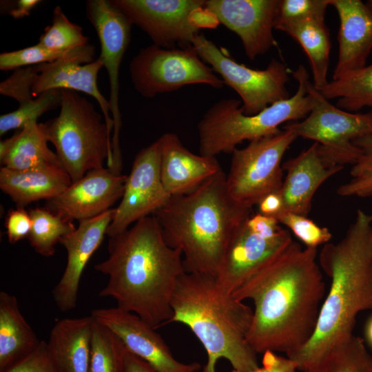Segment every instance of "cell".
<instances>
[{
    "mask_svg": "<svg viewBox=\"0 0 372 372\" xmlns=\"http://www.w3.org/2000/svg\"><path fill=\"white\" fill-rule=\"evenodd\" d=\"M95 48L88 43L79 48L73 54L54 62L34 65L37 76L32 87L37 97L41 93L54 89L82 92L92 96L102 111L108 132H113L114 122L110 115V105L101 93L98 74L104 67L100 56L94 59Z\"/></svg>",
    "mask_w": 372,
    "mask_h": 372,
    "instance_id": "e0dca14e",
    "label": "cell"
},
{
    "mask_svg": "<svg viewBox=\"0 0 372 372\" xmlns=\"http://www.w3.org/2000/svg\"><path fill=\"white\" fill-rule=\"evenodd\" d=\"M330 5L340 20L335 80L366 66L372 50V8L360 0H330Z\"/></svg>",
    "mask_w": 372,
    "mask_h": 372,
    "instance_id": "7402d4cb",
    "label": "cell"
},
{
    "mask_svg": "<svg viewBox=\"0 0 372 372\" xmlns=\"http://www.w3.org/2000/svg\"><path fill=\"white\" fill-rule=\"evenodd\" d=\"M172 196L161 177L160 153L157 141L140 150L127 177L124 192L106 235L114 236L140 219L154 215Z\"/></svg>",
    "mask_w": 372,
    "mask_h": 372,
    "instance_id": "5bb4252c",
    "label": "cell"
},
{
    "mask_svg": "<svg viewBox=\"0 0 372 372\" xmlns=\"http://www.w3.org/2000/svg\"><path fill=\"white\" fill-rule=\"evenodd\" d=\"M302 372H372V355L364 340L353 334L331 345Z\"/></svg>",
    "mask_w": 372,
    "mask_h": 372,
    "instance_id": "f1b7e54d",
    "label": "cell"
},
{
    "mask_svg": "<svg viewBox=\"0 0 372 372\" xmlns=\"http://www.w3.org/2000/svg\"><path fill=\"white\" fill-rule=\"evenodd\" d=\"M5 372H62L48 348L41 340L39 347L25 359Z\"/></svg>",
    "mask_w": 372,
    "mask_h": 372,
    "instance_id": "f35d334b",
    "label": "cell"
},
{
    "mask_svg": "<svg viewBox=\"0 0 372 372\" xmlns=\"http://www.w3.org/2000/svg\"><path fill=\"white\" fill-rule=\"evenodd\" d=\"M114 211L115 208H112L96 217L79 222L75 230L61 240L60 243L67 251V263L52 292L60 311H68L76 307L83 271L103 242Z\"/></svg>",
    "mask_w": 372,
    "mask_h": 372,
    "instance_id": "d6986e66",
    "label": "cell"
},
{
    "mask_svg": "<svg viewBox=\"0 0 372 372\" xmlns=\"http://www.w3.org/2000/svg\"><path fill=\"white\" fill-rule=\"evenodd\" d=\"M247 220L231 238L216 276L231 293L263 263L293 241L287 229L276 238L258 235L248 227Z\"/></svg>",
    "mask_w": 372,
    "mask_h": 372,
    "instance_id": "ffe728a7",
    "label": "cell"
},
{
    "mask_svg": "<svg viewBox=\"0 0 372 372\" xmlns=\"http://www.w3.org/2000/svg\"><path fill=\"white\" fill-rule=\"evenodd\" d=\"M366 3L369 7L372 8V0H369Z\"/></svg>",
    "mask_w": 372,
    "mask_h": 372,
    "instance_id": "681fc988",
    "label": "cell"
},
{
    "mask_svg": "<svg viewBox=\"0 0 372 372\" xmlns=\"http://www.w3.org/2000/svg\"><path fill=\"white\" fill-rule=\"evenodd\" d=\"M40 3L39 0H19L15 7L9 11V14L15 19L24 18L29 16L32 9Z\"/></svg>",
    "mask_w": 372,
    "mask_h": 372,
    "instance_id": "bcb514c9",
    "label": "cell"
},
{
    "mask_svg": "<svg viewBox=\"0 0 372 372\" xmlns=\"http://www.w3.org/2000/svg\"><path fill=\"white\" fill-rule=\"evenodd\" d=\"M94 318H63L52 327L47 342L62 372H89Z\"/></svg>",
    "mask_w": 372,
    "mask_h": 372,
    "instance_id": "d4e9b609",
    "label": "cell"
},
{
    "mask_svg": "<svg viewBox=\"0 0 372 372\" xmlns=\"http://www.w3.org/2000/svg\"><path fill=\"white\" fill-rule=\"evenodd\" d=\"M282 168L287 171L279 190L283 201V213L308 216L317 189L344 167H327L319 154L318 144L314 142L297 156L285 162Z\"/></svg>",
    "mask_w": 372,
    "mask_h": 372,
    "instance_id": "603a6c76",
    "label": "cell"
},
{
    "mask_svg": "<svg viewBox=\"0 0 372 372\" xmlns=\"http://www.w3.org/2000/svg\"><path fill=\"white\" fill-rule=\"evenodd\" d=\"M274 29L285 32L302 47L309 59L314 87L320 90L328 83L327 72L331 48L325 19H307L276 24Z\"/></svg>",
    "mask_w": 372,
    "mask_h": 372,
    "instance_id": "83f0119b",
    "label": "cell"
},
{
    "mask_svg": "<svg viewBox=\"0 0 372 372\" xmlns=\"http://www.w3.org/2000/svg\"><path fill=\"white\" fill-rule=\"evenodd\" d=\"M371 170H372V149L353 165L350 174L352 177H356Z\"/></svg>",
    "mask_w": 372,
    "mask_h": 372,
    "instance_id": "7dc6e473",
    "label": "cell"
},
{
    "mask_svg": "<svg viewBox=\"0 0 372 372\" xmlns=\"http://www.w3.org/2000/svg\"><path fill=\"white\" fill-rule=\"evenodd\" d=\"M124 372H158L147 362L127 349L124 356Z\"/></svg>",
    "mask_w": 372,
    "mask_h": 372,
    "instance_id": "f6af8a7d",
    "label": "cell"
},
{
    "mask_svg": "<svg viewBox=\"0 0 372 372\" xmlns=\"http://www.w3.org/2000/svg\"><path fill=\"white\" fill-rule=\"evenodd\" d=\"M48 142L42 123L30 121L19 133L1 141V164L14 170L63 167L56 152L49 148Z\"/></svg>",
    "mask_w": 372,
    "mask_h": 372,
    "instance_id": "4316f807",
    "label": "cell"
},
{
    "mask_svg": "<svg viewBox=\"0 0 372 372\" xmlns=\"http://www.w3.org/2000/svg\"><path fill=\"white\" fill-rule=\"evenodd\" d=\"M257 205L258 213L276 219L284 210L283 201L279 190L264 196Z\"/></svg>",
    "mask_w": 372,
    "mask_h": 372,
    "instance_id": "ee69618b",
    "label": "cell"
},
{
    "mask_svg": "<svg viewBox=\"0 0 372 372\" xmlns=\"http://www.w3.org/2000/svg\"><path fill=\"white\" fill-rule=\"evenodd\" d=\"M169 322L187 326L205 348L207 362L203 372H216V362L227 360L234 370L258 368L257 353L246 340L253 309L238 300L216 276L183 273L174 289Z\"/></svg>",
    "mask_w": 372,
    "mask_h": 372,
    "instance_id": "5b68a950",
    "label": "cell"
},
{
    "mask_svg": "<svg viewBox=\"0 0 372 372\" xmlns=\"http://www.w3.org/2000/svg\"><path fill=\"white\" fill-rule=\"evenodd\" d=\"M340 196H372V170L360 176L353 177L349 182L341 185L336 190Z\"/></svg>",
    "mask_w": 372,
    "mask_h": 372,
    "instance_id": "b9f144b4",
    "label": "cell"
},
{
    "mask_svg": "<svg viewBox=\"0 0 372 372\" xmlns=\"http://www.w3.org/2000/svg\"><path fill=\"white\" fill-rule=\"evenodd\" d=\"M37 72L34 65L23 67L14 72L0 83V93L16 100L19 103L28 101L34 97L32 87Z\"/></svg>",
    "mask_w": 372,
    "mask_h": 372,
    "instance_id": "74e56055",
    "label": "cell"
},
{
    "mask_svg": "<svg viewBox=\"0 0 372 372\" xmlns=\"http://www.w3.org/2000/svg\"><path fill=\"white\" fill-rule=\"evenodd\" d=\"M48 142L54 147L72 183L90 170L112 163V140L103 116L77 92L62 90L57 116L42 123Z\"/></svg>",
    "mask_w": 372,
    "mask_h": 372,
    "instance_id": "52a82bcc",
    "label": "cell"
},
{
    "mask_svg": "<svg viewBox=\"0 0 372 372\" xmlns=\"http://www.w3.org/2000/svg\"><path fill=\"white\" fill-rule=\"evenodd\" d=\"M145 32L153 44L163 48H191L200 28L218 21L205 8V0H110Z\"/></svg>",
    "mask_w": 372,
    "mask_h": 372,
    "instance_id": "30bf717a",
    "label": "cell"
},
{
    "mask_svg": "<svg viewBox=\"0 0 372 372\" xmlns=\"http://www.w3.org/2000/svg\"><path fill=\"white\" fill-rule=\"evenodd\" d=\"M307 87L312 101L309 114L302 121L286 123L282 129L318 143L327 167L354 165L372 149V111L351 113L331 103L310 79Z\"/></svg>",
    "mask_w": 372,
    "mask_h": 372,
    "instance_id": "ba28073f",
    "label": "cell"
},
{
    "mask_svg": "<svg viewBox=\"0 0 372 372\" xmlns=\"http://www.w3.org/2000/svg\"><path fill=\"white\" fill-rule=\"evenodd\" d=\"M41 343L23 316L15 296L0 292V372H5L29 355Z\"/></svg>",
    "mask_w": 372,
    "mask_h": 372,
    "instance_id": "484cf974",
    "label": "cell"
},
{
    "mask_svg": "<svg viewBox=\"0 0 372 372\" xmlns=\"http://www.w3.org/2000/svg\"><path fill=\"white\" fill-rule=\"evenodd\" d=\"M318 91L328 100L338 99L337 107L345 111L372 110V63L329 81Z\"/></svg>",
    "mask_w": 372,
    "mask_h": 372,
    "instance_id": "f546056e",
    "label": "cell"
},
{
    "mask_svg": "<svg viewBox=\"0 0 372 372\" xmlns=\"http://www.w3.org/2000/svg\"><path fill=\"white\" fill-rule=\"evenodd\" d=\"M127 177L108 168L90 170L60 195L48 200L45 207L72 221L92 218L112 209L121 199Z\"/></svg>",
    "mask_w": 372,
    "mask_h": 372,
    "instance_id": "ac0fdd59",
    "label": "cell"
},
{
    "mask_svg": "<svg viewBox=\"0 0 372 372\" xmlns=\"http://www.w3.org/2000/svg\"><path fill=\"white\" fill-rule=\"evenodd\" d=\"M246 223L252 231L269 238L279 236L285 231V229L280 226V223L276 218L260 213L251 214Z\"/></svg>",
    "mask_w": 372,
    "mask_h": 372,
    "instance_id": "60d3db41",
    "label": "cell"
},
{
    "mask_svg": "<svg viewBox=\"0 0 372 372\" xmlns=\"http://www.w3.org/2000/svg\"><path fill=\"white\" fill-rule=\"evenodd\" d=\"M298 138L290 130L250 141L244 148L235 149L226 175L227 191L238 203L252 208L282 185L281 161Z\"/></svg>",
    "mask_w": 372,
    "mask_h": 372,
    "instance_id": "8fae6325",
    "label": "cell"
},
{
    "mask_svg": "<svg viewBox=\"0 0 372 372\" xmlns=\"http://www.w3.org/2000/svg\"><path fill=\"white\" fill-rule=\"evenodd\" d=\"M38 43L52 50L70 51L89 43L83 28L70 21L61 6H56L53 10L52 22L45 28Z\"/></svg>",
    "mask_w": 372,
    "mask_h": 372,
    "instance_id": "d6a6232c",
    "label": "cell"
},
{
    "mask_svg": "<svg viewBox=\"0 0 372 372\" xmlns=\"http://www.w3.org/2000/svg\"><path fill=\"white\" fill-rule=\"evenodd\" d=\"M129 72L134 89L145 98L192 84L216 89L225 85L192 47L163 48L152 44L143 48L130 62Z\"/></svg>",
    "mask_w": 372,
    "mask_h": 372,
    "instance_id": "7c38bea8",
    "label": "cell"
},
{
    "mask_svg": "<svg viewBox=\"0 0 372 372\" xmlns=\"http://www.w3.org/2000/svg\"><path fill=\"white\" fill-rule=\"evenodd\" d=\"M280 0H205V8L240 39L254 61L276 44L273 30Z\"/></svg>",
    "mask_w": 372,
    "mask_h": 372,
    "instance_id": "9a60e30c",
    "label": "cell"
},
{
    "mask_svg": "<svg viewBox=\"0 0 372 372\" xmlns=\"http://www.w3.org/2000/svg\"><path fill=\"white\" fill-rule=\"evenodd\" d=\"M125 350L118 336L94 318L89 372H124Z\"/></svg>",
    "mask_w": 372,
    "mask_h": 372,
    "instance_id": "1f68e13d",
    "label": "cell"
},
{
    "mask_svg": "<svg viewBox=\"0 0 372 372\" xmlns=\"http://www.w3.org/2000/svg\"><path fill=\"white\" fill-rule=\"evenodd\" d=\"M364 335L368 344L372 348V316L369 318L366 323Z\"/></svg>",
    "mask_w": 372,
    "mask_h": 372,
    "instance_id": "c3c4849f",
    "label": "cell"
},
{
    "mask_svg": "<svg viewBox=\"0 0 372 372\" xmlns=\"http://www.w3.org/2000/svg\"><path fill=\"white\" fill-rule=\"evenodd\" d=\"M318 261L330 285L314 333L304 346L286 354L301 371L331 345L353 335L357 316L372 310V214L358 209L344 237L324 245Z\"/></svg>",
    "mask_w": 372,
    "mask_h": 372,
    "instance_id": "3957f363",
    "label": "cell"
},
{
    "mask_svg": "<svg viewBox=\"0 0 372 372\" xmlns=\"http://www.w3.org/2000/svg\"><path fill=\"white\" fill-rule=\"evenodd\" d=\"M107 249V258L94 266L108 276L99 296L112 298L155 329L169 323L172 295L185 271L181 252L166 242L156 217L143 218L110 237Z\"/></svg>",
    "mask_w": 372,
    "mask_h": 372,
    "instance_id": "7a4b0ae2",
    "label": "cell"
},
{
    "mask_svg": "<svg viewBox=\"0 0 372 372\" xmlns=\"http://www.w3.org/2000/svg\"><path fill=\"white\" fill-rule=\"evenodd\" d=\"M263 354L262 366L249 372H296V363L287 356L278 355L276 352L267 351ZM231 372H240L233 369Z\"/></svg>",
    "mask_w": 372,
    "mask_h": 372,
    "instance_id": "7bdbcfd3",
    "label": "cell"
},
{
    "mask_svg": "<svg viewBox=\"0 0 372 372\" xmlns=\"http://www.w3.org/2000/svg\"><path fill=\"white\" fill-rule=\"evenodd\" d=\"M91 316L114 333L127 351L158 372H197L200 369L198 362L183 363L176 360L155 329L135 313L116 307L94 309Z\"/></svg>",
    "mask_w": 372,
    "mask_h": 372,
    "instance_id": "2e32d148",
    "label": "cell"
},
{
    "mask_svg": "<svg viewBox=\"0 0 372 372\" xmlns=\"http://www.w3.org/2000/svg\"><path fill=\"white\" fill-rule=\"evenodd\" d=\"M156 141L161 180L171 196L192 192L221 169L216 157L192 153L174 133H165Z\"/></svg>",
    "mask_w": 372,
    "mask_h": 372,
    "instance_id": "44dd1931",
    "label": "cell"
},
{
    "mask_svg": "<svg viewBox=\"0 0 372 372\" xmlns=\"http://www.w3.org/2000/svg\"><path fill=\"white\" fill-rule=\"evenodd\" d=\"M72 181L63 167L50 166L25 170L1 167L0 188L9 196L17 207L45 199L56 198Z\"/></svg>",
    "mask_w": 372,
    "mask_h": 372,
    "instance_id": "cb8c5ba5",
    "label": "cell"
},
{
    "mask_svg": "<svg viewBox=\"0 0 372 372\" xmlns=\"http://www.w3.org/2000/svg\"><path fill=\"white\" fill-rule=\"evenodd\" d=\"M62 90L45 91L34 99L20 103L18 108L0 116V136L8 131L22 129L26 123L36 121L48 111L60 107Z\"/></svg>",
    "mask_w": 372,
    "mask_h": 372,
    "instance_id": "836d02e7",
    "label": "cell"
},
{
    "mask_svg": "<svg viewBox=\"0 0 372 372\" xmlns=\"http://www.w3.org/2000/svg\"><path fill=\"white\" fill-rule=\"evenodd\" d=\"M29 214L32 227L28 238L34 250L45 257L53 256L57 242L76 229L72 220L46 207L31 209Z\"/></svg>",
    "mask_w": 372,
    "mask_h": 372,
    "instance_id": "4dcf8cb0",
    "label": "cell"
},
{
    "mask_svg": "<svg viewBox=\"0 0 372 372\" xmlns=\"http://www.w3.org/2000/svg\"><path fill=\"white\" fill-rule=\"evenodd\" d=\"M292 74L298 82L295 94L258 114H245L240 100L229 99L216 102L197 125L200 154L216 157L221 153H232L245 141L250 142L276 134L280 131V125L306 118L312 107L307 87L309 75L302 65Z\"/></svg>",
    "mask_w": 372,
    "mask_h": 372,
    "instance_id": "8992f818",
    "label": "cell"
},
{
    "mask_svg": "<svg viewBox=\"0 0 372 372\" xmlns=\"http://www.w3.org/2000/svg\"><path fill=\"white\" fill-rule=\"evenodd\" d=\"M192 48L200 58L218 74L225 85L241 99L242 112L254 115L289 96L286 85L289 70L282 61L272 59L262 70L254 69L234 60L223 48L198 34Z\"/></svg>",
    "mask_w": 372,
    "mask_h": 372,
    "instance_id": "9c48e42d",
    "label": "cell"
},
{
    "mask_svg": "<svg viewBox=\"0 0 372 372\" xmlns=\"http://www.w3.org/2000/svg\"><path fill=\"white\" fill-rule=\"evenodd\" d=\"M317 256V249L293 240L232 293L238 300L253 301L246 340L256 353L287 354L312 337L327 291Z\"/></svg>",
    "mask_w": 372,
    "mask_h": 372,
    "instance_id": "6da1fadb",
    "label": "cell"
},
{
    "mask_svg": "<svg viewBox=\"0 0 372 372\" xmlns=\"http://www.w3.org/2000/svg\"><path fill=\"white\" fill-rule=\"evenodd\" d=\"M277 220L287 227L306 247L317 249L318 246L329 242L332 238L328 228L320 227L307 216L282 213Z\"/></svg>",
    "mask_w": 372,
    "mask_h": 372,
    "instance_id": "d590c367",
    "label": "cell"
},
{
    "mask_svg": "<svg viewBox=\"0 0 372 372\" xmlns=\"http://www.w3.org/2000/svg\"><path fill=\"white\" fill-rule=\"evenodd\" d=\"M85 13L99 39V56L103 60L110 82V94L108 101L114 128L112 138V163L109 169L115 174H121L122 156L119 134L122 121L119 108V71L130 43L133 24L110 0L87 1Z\"/></svg>",
    "mask_w": 372,
    "mask_h": 372,
    "instance_id": "4fadbf2b",
    "label": "cell"
},
{
    "mask_svg": "<svg viewBox=\"0 0 372 372\" xmlns=\"http://www.w3.org/2000/svg\"><path fill=\"white\" fill-rule=\"evenodd\" d=\"M329 6L330 0H280L275 25L307 19H325Z\"/></svg>",
    "mask_w": 372,
    "mask_h": 372,
    "instance_id": "8d00e7d4",
    "label": "cell"
},
{
    "mask_svg": "<svg viewBox=\"0 0 372 372\" xmlns=\"http://www.w3.org/2000/svg\"><path fill=\"white\" fill-rule=\"evenodd\" d=\"M5 227L8 241L11 244L28 238L32 227L29 211L23 207L10 210L6 218Z\"/></svg>",
    "mask_w": 372,
    "mask_h": 372,
    "instance_id": "ab89813d",
    "label": "cell"
},
{
    "mask_svg": "<svg viewBox=\"0 0 372 372\" xmlns=\"http://www.w3.org/2000/svg\"><path fill=\"white\" fill-rule=\"evenodd\" d=\"M79 48L70 51H59L37 43L19 50L4 52L0 54V70H14L23 67L54 62L73 54Z\"/></svg>",
    "mask_w": 372,
    "mask_h": 372,
    "instance_id": "e575fe53",
    "label": "cell"
},
{
    "mask_svg": "<svg viewBox=\"0 0 372 372\" xmlns=\"http://www.w3.org/2000/svg\"><path fill=\"white\" fill-rule=\"evenodd\" d=\"M251 214L229 195L221 168L192 192L172 196L154 216L166 242L181 252L185 272L216 276L231 238Z\"/></svg>",
    "mask_w": 372,
    "mask_h": 372,
    "instance_id": "277c9868",
    "label": "cell"
}]
</instances>
